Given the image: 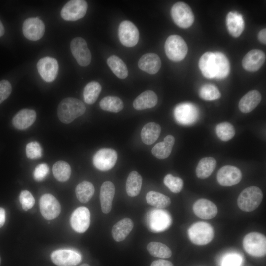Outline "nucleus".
Wrapping results in <instances>:
<instances>
[{
    "instance_id": "f257e3e1",
    "label": "nucleus",
    "mask_w": 266,
    "mask_h": 266,
    "mask_svg": "<svg viewBox=\"0 0 266 266\" xmlns=\"http://www.w3.org/2000/svg\"><path fill=\"white\" fill-rule=\"evenodd\" d=\"M199 68L207 78L223 79L230 72V63L226 56L221 52H207L200 58Z\"/></svg>"
},
{
    "instance_id": "f03ea898",
    "label": "nucleus",
    "mask_w": 266,
    "mask_h": 266,
    "mask_svg": "<svg viewBox=\"0 0 266 266\" xmlns=\"http://www.w3.org/2000/svg\"><path fill=\"white\" fill-rule=\"evenodd\" d=\"M85 111V105L82 101L69 97L63 99L59 104L57 115L62 123L69 124L82 115Z\"/></svg>"
},
{
    "instance_id": "7ed1b4c3",
    "label": "nucleus",
    "mask_w": 266,
    "mask_h": 266,
    "mask_svg": "<svg viewBox=\"0 0 266 266\" xmlns=\"http://www.w3.org/2000/svg\"><path fill=\"white\" fill-rule=\"evenodd\" d=\"M263 198L261 190L256 186H250L244 189L237 198L239 208L245 212H251L260 205Z\"/></svg>"
},
{
    "instance_id": "20e7f679",
    "label": "nucleus",
    "mask_w": 266,
    "mask_h": 266,
    "mask_svg": "<svg viewBox=\"0 0 266 266\" xmlns=\"http://www.w3.org/2000/svg\"><path fill=\"white\" fill-rule=\"evenodd\" d=\"M188 233L191 242L198 245H206L214 237L213 227L205 222H198L193 224L189 227Z\"/></svg>"
},
{
    "instance_id": "39448f33",
    "label": "nucleus",
    "mask_w": 266,
    "mask_h": 266,
    "mask_svg": "<svg viewBox=\"0 0 266 266\" xmlns=\"http://www.w3.org/2000/svg\"><path fill=\"white\" fill-rule=\"evenodd\" d=\"M165 50L169 59L174 62H179L186 56L188 46L182 37L173 34L167 38L165 44Z\"/></svg>"
},
{
    "instance_id": "423d86ee",
    "label": "nucleus",
    "mask_w": 266,
    "mask_h": 266,
    "mask_svg": "<svg viewBox=\"0 0 266 266\" xmlns=\"http://www.w3.org/2000/svg\"><path fill=\"white\" fill-rule=\"evenodd\" d=\"M245 251L253 257H263L266 253V237L259 233L252 232L246 234L243 241Z\"/></svg>"
},
{
    "instance_id": "0eeeda50",
    "label": "nucleus",
    "mask_w": 266,
    "mask_h": 266,
    "mask_svg": "<svg viewBox=\"0 0 266 266\" xmlns=\"http://www.w3.org/2000/svg\"><path fill=\"white\" fill-rule=\"evenodd\" d=\"M172 18L181 28H188L194 23V16L190 7L184 2H177L171 9Z\"/></svg>"
},
{
    "instance_id": "6e6552de",
    "label": "nucleus",
    "mask_w": 266,
    "mask_h": 266,
    "mask_svg": "<svg viewBox=\"0 0 266 266\" xmlns=\"http://www.w3.org/2000/svg\"><path fill=\"white\" fill-rule=\"evenodd\" d=\"M87 8L88 4L85 0H69L63 7L61 16L66 21H76L85 15Z\"/></svg>"
},
{
    "instance_id": "1a4fd4ad",
    "label": "nucleus",
    "mask_w": 266,
    "mask_h": 266,
    "mask_svg": "<svg viewBox=\"0 0 266 266\" xmlns=\"http://www.w3.org/2000/svg\"><path fill=\"white\" fill-rule=\"evenodd\" d=\"M118 36L121 43L125 46L131 47L137 44L139 33L136 26L128 20L122 21L118 28Z\"/></svg>"
},
{
    "instance_id": "9d476101",
    "label": "nucleus",
    "mask_w": 266,
    "mask_h": 266,
    "mask_svg": "<svg viewBox=\"0 0 266 266\" xmlns=\"http://www.w3.org/2000/svg\"><path fill=\"white\" fill-rule=\"evenodd\" d=\"M117 160V152L111 148H102L94 155V166L99 170L107 171L111 169Z\"/></svg>"
},
{
    "instance_id": "9b49d317",
    "label": "nucleus",
    "mask_w": 266,
    "mask_h": 266,
    "mask_svg": "<svg viewBox=\"0 0 266 266\" xmlns=\"http://www.w3.org/2000/svg\"><path fill=\"white\" fill-rule=\"evenodd\" d=\"M70 48L73 56L80 66H86L90 64L92 56L85 39L80 37L73 38Z\"/></svg>"
},
{
    "instance_id": "f8f14e48",
    "label": "nucleus",
    "mask_w": 266,
    "mask_h": 266,
    "mask_svg": "<svg viewBox=\"0 0 266 266\" xmlns=\"http://www.w3.org/2000/svg\"><path fill=\"white\" fill-rule=\"evenodd\" d=\"M41 214L46 220H52L60 214L61 207L56 198L51 194H45L39 200Z\"/></svg>"
},
{
    "instance_id": "ddd939ff",
    "label": "nucleus",
    "mask_w": 266,
    "mask_h": 266,
    "mask_svg": "<svg viewBox=\"0 0 266 266\" xmlns=\"http://www.w3.org/2000/svg\"><path fill=\"white\" fill-rule=\"evenodd\" d=\"M22 31L26 38L36 41L44 35L45 25L42 21L38 17L29 18L24 22Z\"/></svg>"
},
{
    "instance_id": "4468645a",
    "label": "nucleus",
    "mask_w": 266,
    "mask_h": 266,
    "mask_svg": "<svg viewBox=\"0 0 266 266\" xmlns=\"http://www.w3.org/2000/svg\"><path fill=\"white\" fill-rule=\"evenodd\" d=\"M217 180L223 186H231L238 184L241 180L242 173L236 166L226 165L219 169Z\"/></svg>"
},
{
    "instance_id": "2eb2a0df",
    "label": "nucleus",
    "mask_w": 266,
    "mask_h": 266,
    "mask_svg": "<svg viewBox=\"0 0 266 266\" xmlns=\"http://www.w3.org/2000/svg\"><path fill=\"white\" fill-rule=\"evenodd\" d=\"M37 68L42 78L47 82H51L55 79L58 74V63L55 59L45 57L38 61Z\"/></svg>"
},
{
    "instance_id": "dca6fc26",
    "label": "nucleus",
    "mask_w": 266,
    "mask_h": 266,
    "mask_svg": "<svg viewBox=\"0 0 266 266\" xmlns=\"http://www.w3.org/2000/svg\"><path fill=\"white\" fill-rule=\"evenodd\" d=\"M70 223L73 230L77 233H83L86 232L90 223L89 209L84 206L75 209L71 215Z\"/></svg>"
},
{
    "instance_id": "f3484780",
    "label": "nucleus",
    "mask_w": 266,
    "mask_h": 266,
    "mask_svg": "<svg viewBox=\"0 0 266 266\" xmlns=\"http://www.w3.org/2000/svg\"><path fill=\"white\" fill-rule=\"evenodd\" d=\"M51 259L52 262L58 266H75L81 261L80 254L67 249L58 250L53 252Z\"/></svg>"
},
{
    "instance_id": "a211bd4d",
    "label": "nucleus",
    "mask_w": 266,
    "mask_h": 266,
    "mask_svg": "<svg viewBox=\"0 0 266 266\" xmlns=\"http://www.w3.org/2000/svg\"><path fill=\"white\" fill-rule=\"evenodd\" d=\"M198 114V109L190 103L179 104L174 110V116L176 120L183 125L193 123L197 120Z\"/></svg>"
},
{
    "instance_id": "6ab92c4d",
    "label": "nucleus",
    "mask_w": 266,
    "mask_h": 266,
    "mask_svg": "<svg viewBox=\"0 0 266 266\" xmlns=\"http://www.w3.org/2000/svg\"><path fill=\"white\" fill-rule=\"evenodd\" d=\"M266 60V55L259 49H253L248 52L243 57L242 65L243 68L253 72L259 70Z\"/></svg>"
},
{
    "instance_id": "aec40b11",
    "label": "nucleus",
    "mask_w": 266,
    "mask_h": 266,
    "mask_svg": "<svg viewBox=\"0 0 266 266\" xmlns=\"http://www.w3.org/2000/svg\"><path fill=\"white\" fill-rule=\"evenodd\" d=\"M193 210L195 215L203 219H211L217 214V208L211 201L205 199L197 200L194 204Z\"/></svg>"
},
{
    "instance_id": "412c9836",
    "label": "nucleus",
    "mask_w": 266,
    "mask_h": 266,
    "mask_svg": "<svg viewBox=\"0 0 266 266\" xmlns=\"http://www.w3.org/2000/svg\"><path fill=\"white\" fill-rule=\"evenodd\" d=\"M115 193V188L112 182L107 181L102 184L100 189V200L103 213L107 214L111 211Z\"/></svg>"
},
{
    "instance_id": "4be33fe9",
    "label": "nucleus",
    "mask_w": 266,
    "mask_h": 266,
    "mask_svg": "<svg viewBox=\"0 0 266 266\" xmlns=\"http://www.w3.org/2000/svg\"><path fill=\"white\" fill-rule=\"evenodd\" d=\"M151 212L149 217L148 216V224L152 231H162L169 226L171 219L166 211L154 210Z\"/></svg>"
},
{
    "instance_id": "5701e85b",
    "label": "nucleus",
    "mask_w": 266,
    "mask_h": 266,
    "mask_svg": "<svg viewBox=\"0 0 266 266\" xmlns=\"http://www.w3.org/2000/svg\"><path fill=\"white\" fill-rule=\"evenodd\" d=\"M36 118V113L34 110L23 109L18 111L13 117L12 124L18 130H25L34 122Z\"/></svg>"
},
{
    "instance_id": "b1692460",
    "label": "nucleus",
    "mask_w": 266,
    "mask_h": 266,
    "mask_svg": "<svg viewBox=\"0 0 266 266\" xmlns=\"http://www.w3.org/2000/svg\"><path fill=\"white\" fill-rule=\"evenodd\" d=\"M139 68L150 74L158 72L161 66V61L159 56L153 53L143 55L138 62Z\"/></svg>"
},
{
    "instance_id": "393cba45",
    "label": "nucleus",
    "mask_w": 266,
    "mask_h": 266,
    "mask_svg": "<svg viewBox=\"0 0 266 266\" xmlns=\"http://www.w3.org/2000/svg\"><path fill=\"white\" fill-rule=\"evenodd\" d=\"M226 25L230 34L237 37L244 29V22L242 15L237 12H229L226 16Z\"/></svg>"
},
{
    "instance_id": "a878e982",
    "label": "nucleus",
    "mask_w": 266,
    "mask_h": 266,
    "mask_svg": "<svg viewBox=\"0 0 266 266\" xmlns=\"http://www.w3.org/2000/svg\"><path fill=\"white\" fill-rule=\"evenodd\" d=\"M261 99V94L258 91L251 90L240 99L238 104L239 109L242 113H249L257 106Z\"/></svg>"
},
{
    "instance_id": "bb28decb",
    "label": "nucleus",
    "mask_w": 266,
    "mask_h": 266,
    "mask_svg": "<svg viewBox=\"0 0 266 266\" xmlns=\"http://www.w3.org/2000/svg\"><path fill=\"white\" fill-rule=\"evenodd\" d=\"M133 227V221L129 218H125L116 223L112 229V235L117 242L124 240L129 234Z\"/></svg>"
},
{
    "instance_id": "cd10ccee",
    "label": "nucleus",
    "mask_w": 266,
    "mask_h": 266,
    "mask_svg": "<svg viewBox=\"0 0 266 266\" xmlns=\"http://www.w3.org/2000/svg\"><path fill=\"white\" fill-rule=\"evenodd\" d=\"M157 101L158 98L155 93L151 90H147L135 98L133 102V106L137 110H144L154 107Z\"/></svg>"
},
{
    "instance_id": "c85d7f7f",
    "label": "nucleus",
    "mask_w": 266,
    "mask_h": 266,
    "mask_svg": "<svg viewBox=\"0 0 266 266\" xmlns=\"http://www.w3.org/2000/svg\"><path fill=\"white\" fill-rule=\"evenodd\" d=\"M175 142V138L171 135H166L162 142L157 143L151 150L152 154L159 159H165L170 154Z\"/></svg>"
},
{
    "instance_id": "c756f323",
    "label": "nucleus",
    "mask_w": 266,
    "mask_h": 266,
    "mask_svg": "<svg viewBox=\"0 0 266 266\" xmlns=\"http://www.w3.org/2000/svg\"><path fill=\"white\" fill-rule=\"evenodd\" d=\"M161 132V126L155 122H149L142 129L140 135L142 142L146 145L154 143L158 138Z\"/></svg>"
},
{
    "instance_id": "7c9ffc66",
    "label": "nucleus",
    "mask_w": 266,
    "mask_h": 266,
    "mask_svg": "<svg viewBox=\"0 0 266 266\" xmlns=\"http://www.w3.org/2000/svg\"><path fill=\"white\" fill-rule=\"evenodd\" d=\"M142 183V178L138 172H131L126 183V190L128 195L131 197L137 196L140 192Z\"/></svg>"
},
{
    "instance_id": "2f4dec72",
    "label": "nucleus",
    "mask_w": 266,
    "mask_h": 266,
    "mask_svg": "<svg viewBox=\"0 0 266 266\" xmlns=\"http://www.w3.org/2000/svg\"><path fill=\"white\" fill-rule=\"evenodd\" d=\"M216 166V161L213 157H204L199 162L196 169L197 176L200 179L208 177L213 172Z\"/></svg>"
},
{
    "instance_id": "473e14b6",
    "label": "nucleus",
    "mask_w": 266,
    "mask_h": 266,
    "mask_svg": "<svg viewBox=\"0 0 266 266\" xmlns=\"http://www.w3.org/2000/svg\"><path fill=\"white\" fill-rule=\"evenodd\" d=\"M107 63L113 73L120 79L128 75V70L125 63L118 56L112 55L107 59Z\"/></svg>"
},
{
    "instance_id": "72a5a7b5",
    "label": "nucleus",
    "mask_w": 266,
    "mask_h": 266,
    "mask_svg": "<svg viewBox=\"0 0 266 266\" xmlns=\"http://www.w3.org/2000/svg\"><path fill=\"white\" fill-rule=\"evenodd\" d=\"M147 202L150 205L157 208H164L171 203L170 198L159 192L149 191L146 196Z\"/></svg>"
},
{
    "instance_id": "f704fd0d",
    "label": "nucleus",
    "mask_w": 266,
    "mask_h": 266,
    "mask_svg": "<svg viewBox=\"0 0 266 266\" xmlns=\"http://www.w3.org/2000/svg\"><path fill=\"white\" fill-rule=\"evenodd\" d=\"M94 192V185L87 181L80 182L75 188L76 197L82 203L88 202L93 197Z\"/></svg>"
},
{
    "instance_id": "c9c22d12",
    "label": "nucleus",
    "mask_w": 266,
    "mask_h": 266,
    "mask_svg": "<svg viewBox=\"0 0 266 266\" xmlns=\"http://www.w3.org/2000/svg\"><path fill=\"white\" fill-rule=\"evenodd\" d=\"M52 171L54 176L58 181L65 182L69 178L71 170L67 162L59 161L53 165Z\"/></svg>"
},
{
    "instance_id": "e433bc0d",
    "label": "nucleus",
    "mask_w": 266,
    "mask_h": 266,
    "mask_svg": "<svg viewBox=\"0 0 266 266\" xmlns=\"http://www.w3.org/2000/svg\"><path fill=\"white\" fill-rule=\"evenodd\" d=\"M101 109L111 112L117 113L121 111L124 107L122 100L115 96H106L100 102Z\"/></svg>"
},
{
    "instance_id": "4c0bfd02",
    "label": "nucleus",
    "mask_w": 266,
    "mask_h": 266,
    "mask_svg": "<svg viewBox=\"0 0 266 266\" xmlns=\"http://www.w3.org/2000/svg\"><path fill=\"white\" fill-rule=\"evenodd\" d=\"M101 90L100 84L96 81H91L88 83L83 90V98L85 102L92 104L97 100Z\"/></svg>"
},
{
    "instance_id": "58836bf2",
    "label": "nucleus",
    "mask_w": 266,
    "mask_h": 266,
    "mask_svg": "<svg viewBox=\"0 0 266 266\" xmlns=\"http://www.w3.org/2000/svg\"><path fill=\"white\" fill-rule=\"evenodd\" d=\"M147 249L152 256L161 258H168L171 257L172 252L165 244L158 242H150L147 246Z\"/></svg>"
},
{
    "instance_id": "ea45409f",
    "label": "nucleus",
    "mask_w": 266,
    "mask_h": 266,
    "mask_svg": "<svg viewBox=\"0 0 266 266\" xmlns=\"http://www.w3.org/2000/svg\"><path fill=\"white\" fill-rule=\"evenodd\" d=\"M216 133L220 139L223 141H227L234 136L235 131L231 123L223 122L216 125Z\"/></svg>"
},
{
    "instance_id": "a19ab883",
    "label": "nucleus",
    "mask_w": 266,
    "mask_h": 266,
    "mask_svg": "<svg viewBox=\"0 0 266 266\" xmlns=\"http://www.w3.org/2000/svg\"><path fill=\"white\" fill-rule=\"evenodd\" d=\"M200 97L206 100H213L220 98L221 94L218 88L212 84L203 85L199 91Z\"/></svg>"
},
{
    "instance_id": "79ce46f5",
    "label": "nucleus",
    "mask_w": 266,
    "mask_h": 266,
    "mask_svg": "<svg viewBox=\"0 0 266 266\" xmlns=\"http://www.w3.org/2000/svg\"><path fill=\"white\" fill-rule=\"evenodd\" d=\"M165 185L173 193H179L183 186L182 179L171 174L166 175L164 179Z\"/></svg>"
},
{
    "instance_id": "37998d69",
    "label": "nucleus",
    "mask_w": 266,
    "mask_h": 266,
    "mask_svg": "<svg viewBox=\"0 0 266 266\" xmlns=\"http://www.w3.org/2000/svg\"><path fill=\"white\" fill-rule=\"evenodd\" d=\"M26 153L30 159H38L42 156V148L38 142L32 141L27 144Z\"/></svg>"
},
{
    "instance_id": "c03bdc74",
    "label": "nucleus",
    "mask_w": 266,
    "mask_h": 266,
    "mask_svg": "<svg viewBox=\"0 0 266 266\" xmlns=\"http://www.w3.org/2000/svg\"><path fill=\"white\" fill-rule=\"evenodd\" d=\"M19 200L23 209L25 211L32 208L35 202L33 196L27 190L21 191L19 196Z\"/></svg>"
},
{
    "instance_id": "a18cd8bd",
    "label": "nucleus",
    "mask_w": 266,
    "mask_h": 266,
    "mask_svg": "<svg viewBox=\"0 0 266 266\" xmlns=\"http://www.w3.org/2000/svg\"><path fill=\"white\" fill-rule=\"evenodd\" d=\"M242 262L241 257L235 253L229 254L223 257L221 266H240Z\"/></svg>"
},
{
    "instance_id": "49530a36",
    "label": "nucleus",
    "mask_w": 266,
    "mask_h": 266,
    "mask_svg": "<svg viewBox=\"0 0 266 266\" xmlns=\"http://www.w3.org/2000/svg\"><path fill=\"white\" fill-rule=\"evenodd\" d=\"M49 168L45 163L38 165L33 172V176L35 180L41 181L44 180L49 173Z\"/></svg>"
},
{
    "instance_id": "de8ad7c7",
    "label": "nucleus",
    "mask_w": 266,
    "mask_h": 266,
    "mask_svg": "<svg viewBox=\"0 0 266 266\" xmlns=\"http://www.w3.org/2000/svg\"><path fill=\"white\" fill-rule=\"evenodd\" d=\"M12 91L10 83L7 80L0 81V104L8 98Z\"/></svg>"
},
{
    "instance_id": "09e8293b",
    "label": "nucleus",
    "mask_w": 266,
    "mask_h": 266,
    "mask_svg": "<svg viewBox=\"0 0 266 266\" xmlns=\"http://www.w3.org/2000/svg\"><path fill=\"white\" fill-rule=\"evenodd\" d=\"M150 266H173L171 262L165 260H158L153 261Z\"/></svg>"
},
{
    "instance_id": "8fccbe9b",
    "label": "nucleus",
    "mask_w": 266,
    "mask_h": 266,
    "mask_svg": "<svg viewBox=\"0 0 266 266\" xmlns=\"http://www.w3.org/2000/svg\"><path fill=\"white\" fill-rule=\"evenodd\" d=\"M258 39L263 44H266V29H263L258 33Z\"/></svg>"
},
{
    "instance_id": "3c124183",
    "label": "nucleus",
    "mask_w": 266,
    "mask_h": 266,
    "mask_svg": "<svg viewBox=\"0 0 266 266\" xmlns=\"http://www.w3.org/2000/svg\"><path fill=\"white\" fill-rule=\"evenodd\" d=\"M5 221V210L0 207V228L2 227L4 224Z\"/></svg>"
},
{
    "instance_id": "603ef678",
    "label": "nucleus",
    "mask_w": 266,
    "mask_h": 266,
    "mask_svg": "<svg viewBox=\"0 0 266 266\" xmlns=\"http://www.w3.org/2000/svg\"><path fill=\"white\" fill-rule=\"evenodd\" d=\"M4 33V28L1 22L0 21V37L3 35Z\"/></svg>"
},
{
    "instance_id": "864d4df0",
    "label": "nucleus",
    "mask_w": 266,
    "mask_h": 266,
    "mask_svg": "<svg viewBox=\"0 0 266 266\" xmlns=\"http://www.w3.org/2000/svg\"><path fill=\"white\" fill-rule=\"evenodd\" d=\"M80 266H90L89 265L87 264H83L80 265Z\"/></svg>"
},
{
    "instance_id": "5fc2aeb1",
    "label": "nucleus",
    "mask_w": 266,
    "mask_h": 266,
    "mask_svg": "<svg viewBox=\"0 0 266 266\" xmlns=\"http://www.w3.org/2000/svg\"><path fill=\"white\" fill-rule=\"evenodd\" d=\"M0 262H1V259H0Z\"/></svg>"
}]
</instances>
